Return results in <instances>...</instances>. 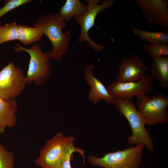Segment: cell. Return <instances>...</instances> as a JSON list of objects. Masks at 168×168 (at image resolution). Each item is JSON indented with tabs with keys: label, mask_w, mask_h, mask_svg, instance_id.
Instances as JSON below:
<instances>
[{
	"label": "cell",
	"mask_w": 168,
	"mask_h": 168,
	"mask_svg": "<svg viewBox=\"0 0 168 168\" xmlns=\"http://www.w3.org/2000/svg\"><path fill=\"white\" fill-rule=\"evenodd\" d=\"M32 25L39 29L51 42L53 48L49 53L51 59L60 61L67 52L72 38L71 30L65 33L63 31L67 26V22L58 13H50L41 16Z\"/></svg>",
	"instance_id": "6da1fadb"
},
{
	"label": "cell",
	"mask_w": 168,
	"mask_h": 168,
	"mask_svg": "<svg viewBox=\"0 0 168 168\" xmlns=\"http://www.w3.org/2000/svg\"><path fill=\"white\" fill-rule=\"evenodd\" d=\"M113 104L128 120L131 127L132 135L127 142L129 145L142 144L151 153L154 150L152 141L145 127L144 121L131 99H114Z\"/></svg>",
	"instance_id": "7a4b0ae2"
},
{
	"label": "cell",
	"mask_w": 168,
	"mask_h": 168,
	"mask_svg": "<svg viewBox=\"0 0 168 168\" xmlns=\"http://www.w3.org/2000/svg\"><path fill=\"white\" fill-rule=\"evenodd\" d=\"M14 48L16 53L21 51L27 52L30 59L26 77V84L34 82L36 86L44 85L50 79L52 72L51 59L47 51L43 52L40 44L38 42L32 44L31 47L27 48L19 43H16Z\"/></svg>",
	"instance_id": "3957f363"
},
{
	"label": "cell",
	"mask_w": 168,
	"mask_h": 168,
	"mask_svg": "<svg viewBox=\"0 0 168 168\" xmlns=\"http://www.w3.org/2000/svg\"><path fill=\"white\" fill-rule=\"evenodd\" d=\"M145 146L142 144L123 150L105 154L100 158L90 155V163L104 168H138L141 162Z\"/></svg>",
	"instance_id": "277c9868"
},
{
	"label": "cell",
	"mask_w": 168,
	"mask_h": 168,
	"mask_svg": "<svg viewBox=\"0 0 168 168\" xmlns=\"http://www.w3.org/2000/svg\"><path fill=\"white\" fill-rule=\"evenodd\" d=\"M168 98L162 93L152 97L142 95L137 96L136 106L145 124L153 125L168 120Z\"/></svg>",
	"instance_id": "5b68a950"
},
{
	"label": "cell",
	"mask_w": 168,
	"mask_h": 168,
	"mask_svg": "<svg viewBox=\"0 0 168 168\" xmlns=\"http://www.w3.org/2000/svg\"><path fill=\"white\" fill-rule=\"evenodd\" d=\"M74 139V137H65L61 133H57L47 141L40 149L35 164L41 168H60L67 149Z\"/></svg>",
	"instance_id": "8992f818"
},
{
	"label": "cell",
	"mask_w": 168,
	"mask_h": 168,
	"mask_svg": "<svg viewBox=\"0 0 168 168\" xmlns=\"http://www.w3.org/2000/svg\"><path fill=\"white\" fill-rule=\"evenodd\" d=\"M22 68L11 61L0 71V97L6 100L15 98L21 94L26 84Z\"/></svg>",
	"instance_id": "52a82bcc"
},
{
	"label": "cell",
	"mask_w": 168,
	"mask_h": 168,
	"mask_svg": "<svg viewBox=\"0 0 168 168\" xmlns=\"http://www.w3.org/2000/svg\"><path fill=\"white\" fill-rule=\"evenodd\" d=\"M100 0H87V8L82 15L74 16L73 18L81 27V32L78 42H88L90 46L97 52H101L105 48L104 45L98 44L89 37L88 32L95 24L96 18L98 14L111 6L117 0H106L99 4Z\"/></svg>",
	"instance_id": "ba28073f"
},
{
	"label": "cell",
	"mask_w": 168,
	"mask_h": 168,
	"mask_svg": "<svg viewBox=\"0 0 168 168\" xmlns=\"http://www.w3.org/2000/svg\"><path fill=\"white\" fill-rule=\"evenodd\" d=\"M153 86V77L148 74L138 82H122L115 80L110 84L106 89L114 98L132 99L134 96L145 95L152 89Z\"/></svg>",
	"instance_id": "9c48e42d"
},
{
	"label": "cell",
	"mask_w": 168,
	"mask_h": 168,
	"mask_svg": "<svg viewBox=\"0 0 168 168\" xmlns=\"http://www.w3.org/2000/svg\"><path fill=\"white\" fill-rule=\"evenodd\" d=\"M139 6L142 14L150 23L168 28V0H133Z\"/></svg>",
	"instance_id": "30bf717a"
},
{
	"label": "cell",
	"mask_w": 168,
	"mask_h": 168,
	"mask_svg": "<svg viewBox=\"0 0 168 168\" xmlns=\"http://www.w3.org/2000/svg\"><path fill=\"white\" fill-rule=\"evenodd\" d=\"M147 66L144 64V60L139 56L131 55L124 57L119 64L118 73L116 81L120 82H138L145 75Z\"/></svg>",
	"instance_id": "8fae6325"
},
{
	"label": "cell",
	"mask_w": 168,
	"mask_h": 168,
	"mask_svg": "<svg viewBox=\"0 0 168 168\" xmlns=\"http://www.w3.org/2000/svg\"><path fill=\"white\" fill-rule=\"evenodd\" d=\"M94 66L87 65L85 70V80L91 88L89 99L94 105L102 99L108 104H113L115 98L110 95L102 82L93 75L92 70Z\"/></svg>",
	"instance_id": "7c38bea8"
},
{
	"label": "cell",
	"mask_w": 168,
	"mask_h": 168,
	"mask_svg": "<svg viewBox=\"0 0 168 168\" xmlns=\"http://www.w3.org/2000/svg\"><path fill=\"white\" fill-rule=\"evenodd\" d=\"M17 101L16 99L6 100L0 97V134L7 127L12 128L16 124Z\"/></svg>",
	"instance_id": "4fadbf2b"
},
{
	"label": "cell",
	"mask_w": 168,
	"mask_h": 168,
	"mask_svg": "<svg viewBox=\"0 0 168 168\" xmlns=\"http://www.w3.org/2000/svg\"><path fill=\"white\" fill-rule=\"evenodd\" d=\"M152 76L163 87H168V56H162L153 59Z\"/></svg>",
	"instance_id": "5bb4252c"
},
{
	"label": "cell",
	"mask_w": 168,
	"mask_h": 168,
	"mask_svg": "<svg viewBox=\"0 0 168 168\" xmlns=\"http://www.w3.org/2000/svg\"><path fill=\"white\" fill-rule=\"evenodd\" d=\"M87 6L79 0H67L59 10V15L65 22L69 21L74 16H81L86 11Z\"/></svg>",
	"instance_id": "9a60e30c"
},
{
	"label": "cell",
	"mask_w": 168,
	"mask_h": 168,
	"mask_svg": "<svg viewBox=\"0 0 168 168\" xmlns=\"http://www.w3.org/2000/svg\"><path fill=\"white\" fill-rule=\"evenodd\" d=\"M43 35L42 32L36 28L17 25L16 31L17 40L25 45H29L38 42L42 38Z\"/></svg>",
	"instance_id": "2e32d148"
},
{
	"label": "cell",
	"mask_w": 168,
	"mask_h": 168,
	"mask_svg": "<svg viewBox=\"0 0 168 168\" xmlns=\"http://www.w3.org/2000/svg\"><path fill=\"white\" fill-rule=\"evenodd\" d=\"M134 34L149 44L165 43L168 44V31H148L132 27Z\"/></svg>",
	"instance_id": "e0dca14e"
},
{
	"label": "cell",
	"mask_w": 168,
	"mask_h": 168,
	"mask_svg": "<svg viewBox=\"0 0 168 168\" xmlns=\"http://www.w3.org/2000/svg\"><path fill=\"white\" fill-rule=\"evenodd\" d=\"M17 26L16 22H13L0 26V45L6 42L17 40Z\"/></svg>",
	"instance_id": "ac0fdd59"
},
{
	"label": "cell",
	"mask_w": 168,
	"mask_h": 168,
	"mask_svg": "<svg viewBox=\"0 0 168 168\" xmlns=\"http://www.w3.org/2000/svg\"><path fill=\"white\" fill-rule=\"evenodd\" d=\"M143 47L145 51L153 59L158 57L168 56V44H146L144 45Z\"/></svg>",
	"instance_id": "d6986e66"
},
{
	"label": "cell",
	"mask_w": 168,
	"mask_h": 168,
	"mask_svg": "<svg viewBox=\"0 0 168 168\" xmlns=\"http://www.w3.org/2000/svg\"><path fill=\"white\" fill-rule=\"evenodd\" d=\"M0 168H15L14 154L0 143Z\"/></svg>",
	"instance_id": "ffe728a7"
},
{
	"label": "cell",
	"mask_w": 168,
	"mask_h": 168,
	"mask_svg": "<svg viewBox=\"0 0 168 168\" xmlns=\"http://www.w3.org/2000/svg\"><path fill=\"white\" fill-rule=\"evenodd\" d=\"M75 152H77L82 155L83 159V165L84 164L85 151L79 147H75L72 142L68 147L60 168H72L70 160L73 153Z\"/></svg>",
	"instance_id": "44dd1931"
},
{
	"label": "cell",
	"mask_w": 168,
	"mask_h": 168,
	"mask_svg": "<svg viewBox=\"0 0 168 168\" xmlns=\"http://www.w3.org/2000/svg\"><path fill=\"white\" fill-rule=\"evenodd\" d=\"M32 0H9L3 2L4 6L0 8V20L5 14L20 6L33 1Z\"/></svg>",
	"instance_id": "7402d4cb"
},
{
	"label": "cell",
	"mask_w": 168,
	"mask_h": 168,
	"mask_svg": "<svg viewBox=\"0 0 168 168\" xmlns=\"http://www.w3.org/2000/svg\"><path fill=\"white\" fill-rule=\"evenodd\" d=\"M1 26V21L0 20V26Z\"/></svg>",
	"instance_id": "603a6c76"
}]
</instances>
